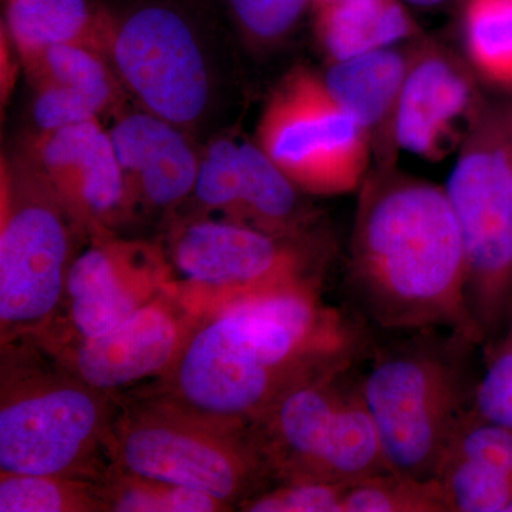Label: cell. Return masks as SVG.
<instances>
[{
  "label": "cell",
  "mask_w": 512,
  "mask_h": 512,
  "mask_svg": "<svg viewBox=\"0 0 512 512\" xmlns=\"http://www.w3.org/2000/svg\"><path fill=\"white\" fill-rule=\"evenodd\" d=\"M353 291L382 328H448L483 338L468 308L466 254L447 192L407 184L370 195L350 268Z\"/></svg>",
  "instance_id": "cell-1"
},
{
  "label": "cell",
  "mask_w": 512,
  "mask_h": 512,
  "mask_svg": "<svg viewBox=\"0 0 512 512\" xmlns=\"http://www.w3.org/2000/svg\"><path fill=\"white\" fill-rule=\"evenodd\" d=\"M74 218L25 150L0 163V328L3 340L49 322L66 292Z\"/></svg>",
  "instance_id": "cell-2"
},
{
  "label": "cell",
  "mask_w": 512,
  "mask_h": 512,
  "mask_svg": "<svg viewBox=\"0 0 512 512\" xmlns=\"http://www.w3.org/2000/svg\"><path fill=\"white\" fill-rule=\"evenodd\" d=\"M333 370L296 384L259 419L271 470L285 483H356L389 473L360 383Z\"/></svg>",
  "instance_id": "cell-3"
},
{
  "label": "cell",
  "mask_w": 512,
  "mask_h": 512,
  "mask_svg": "<svg viewBox=\"0 0 512 512\" xmlns=\"http://www.w3.org/2000/svg\"><path fill=\"white\" fill-rule=\"evenodd\" d=\"M109 397L63 373L12 376L3 370L0 470L82 480L111 450Z\"/></svg>",
  "instance_id": "cell-4"
},
{
  "label": "cell",
  "mask_w": 512,
  "mask_h": 512,
  "mask_svg": "<svg viewBox=\"0 0 512 512\" xmlns=\"http://www.w3.org/2000/svg\"><path fill=\"white\" fill-rule=\"evenodd\" d=\"M359 383L390 471L436 477L467 414L457 367L437 350L409 348L377 357Z\"/></svg>",
  "instance_id": "cell-5"
},
{
  "label": "cell",
  "mask_w": 512,
  "mask_h": 512,
  "mask_svg": "<svg viewBox=\"0 0 512 512\" xmlns=\"http://www.w3.org/2000/svg\"><path fill=\"white\" fill-rule=\"evenodd\" d=\"M447 197L463 237L468 308L494 328L512 299V154L500 136L468 151L451 171Z\"/></svg>",
  "instance_id": "cell-6"
},
{
  "label": "cell",
  "mask_w": 512,
  "mask_h": 512,
  "mask_svg": "<svg viewBox=\"0 0 512 512\" xmlns=\"http://www.w3.org/2000/svg\"><path fill=\"white\" fill-rule=\"evenodd\" d=\"M177 412L141 413L113 426L110 453L130 476L202 491L231 504L262 466L261 446L217 433Z\"/></svg>",
  "instance_id": "cell-7"
},
{
  "label": "cell",
  "mask_w": 512,
  "mask_h": 512,
  "mask_svg": "<svg viewBox=\"0 0 512 512\" xmlns=\"http://www.w3.org/2000/svg\"><path fill=\"white\" fill-rule=\"evenodd\" d=\"M107 59L141 109L190 131L210 103L204 53L188 20L164 5L117 20Z\"/></svg>",
  "instance_id": "cell-8"
},
{
  "label": "cell",
  "mask_w": 512,
  "mask_h": 512,
  "mask_svg": "<svg viewBox=\"0 0 512 512\" xmlns=\"http://www.w3.org/2000/svg\"><path fill=\"white\" fill-rule=\"evenodd\" d=\"M258 146L296 187L316 194L352 190L365 167L362 124L309 76L295 77L268 104Z\"/></svg>",
  "instance_id": "cell-9"
},
{
  "label": "cell",
  "mask_w": 512,
  "mask_h": 512,
  "mask_svg": "<svg viewBox=\"0 0 512 512\" xmlns=\"http://www.w3.org/2000/svg\"><path fill=\"white\" fill-rule=\"evenodd\" d=\"M174 363L175 390L185 407L202 420L229 424L261 419L293 386L325 375L265 366L227 311L202 326Z\"/></svg>",
  "instance_id": "cell-10"
},
{
  "label": "cell",
  "mask_w": 512,
  "mask_h": 512,
  "mask_svg": "<svg viewBox=\"0 0 512 512\" xmlns=\"http://www.w3.org/2000/svg\"><path fill=\"white\" fill-rule=\"evenodd\" d=\"M173 259L195 284L244 289V295L306 282L292 249L237 221L188 222L175 235Z\"/></svg>",
  "instance_id": "cell-11"
},
{
  "label": "cell",
  "mask_w": 512,
  "mask_h": 512,
  "mask_svg": "<svg viewBox=\"0 0 512 512\" xmlns=\"http://www.w3.org/2000/svg\"><path fill=\"white\" fill-rule=\"evenodd\" d=\"M194 197L232 221L282 235L295 224L296 185L258 144L221 134L201 151Z\"/></svg>",
  "instance_id": "cell-12"
},
{
  "label": "cell",
  "mask_w": 512,
  "mask_h": 512,
  "mask_svg": "<svg viewBox=\"0 0 512 512\" xmlns=\"http://www.w3.org/2000/svg\"><path fill=\"white\" fill-rule=\"evenodd\" d=\"M33 158L74 221L100 234L104 221L126 207V188L109 128L100 119L29 138Z\"/></svg>",
  "instance_id": "cell-13"
},
{
  "label": "cell",
  "mask_w": 512,
  "mask_h": 512,
  "mask_svg": "<svg viewBox=\"0 0 512 512\" xmlns=\"http://www.w3.org/2000/svg\"><path fill=\"white\" fill-rule=\"evenodd\" d=\"M116 150L126 202L170 208L194 192L200 154L188 131L141 109L120 113L109 128Z\"/></svg>",
  "instance_id": "cell-14"
},
{
  "label": "cell",
  "mask_w": 512,
  "mask_h": 512,
  "mask_svg": "<svg viewBox=\"0 0 512 512\" xmlns=\"http://www.w3.org/2000/svg\"><path fill=\"white\" fill-rule=\"evenodd\" d=\"M20 63L35 90L32 116L40 133L117 113L128 94L110 60L87 47H50Z\"/></svg>",
  "instance_id": "cell-15"
},
{
  "label": "cell",
  "mask_w": 512,
  "mask_h": 512,
  "mask_svg": "<svg viewBox=\"0 0 512 512\" xmlns=\"http://www.w3.org/2000/svg\"><path fill=\"white\" fill-rule=\"evenodd\" d=\"M157 266L153 249L111 241L103 232L70 265L66 279L70 319L79 338H97L119 326L143 303L140 288Z\"/></svg>",
  "instance_id": "cell-16"
},
{
  "label": "cell",
  "mask_w": 512,
  "mask_h": 512,
  "mask_svg": "<svg viewBox=\"0 0 512 512\" xmlns=\"http://www.w3.org/2000/svg\"><path fill=\"white\" fill-rule=\"evenodd\" d=\"M180 326L160 303H146L119 326L97 338H80L66 369L103 393L146 379L180 355Z\"/></svg>",
  "instance_id": "cell-17"
},
{
  "label": "cell",
  "mask_w": 512,
  "mask_h": 512,
  "mask_svg": "<svg viewBox=\"0 0 512 512\" xmlns=\"http://www.w3.org/2000/svg\"><path fill=\"white\" fill-rule=\"evenodd\" d=\"M119 16L101 0H5L2 30L20 62L56 46L107 57Z\"/></svg>",
  "instance_id": "cell-18"
},
{
  "label": "cell",
  "mask_w": 512,
  "mask_h": 512,
  "mask_svg": "<svg viewBox=\"0 0 512 512\" xmlns=\"http://www.w3.org/2000/svg\"><path fill=\"white\" fill-rule=\"evenodd\" d=\"M467 101V84L447 63L419 64L404 79L397 100V140L410 153L429 154Z\"/></svg>",
  "instance_id": "cell-19"
},
{
  "label": "cell",
  "mask_w": 512,
  "mask_h": 512,
  "mask_svg": "<svg viewBox=\"0 0 512 512\" xmlns=\"http://www.w3.org/2000/svg\"><path fill=\"white\" fill-rule=\"evenodd\" d=\"M403 83L402 57L380 49L339 60L322 86L340 109L366 127L382 119L399 100Z\"/></svg>",
  "instance_id": "cell-20"
},
{
  "label": "cell",
  "mask_w": 512,
  "mask_h": 512,
  "mask_svg": "<svg viewBox=\"0 0 512 512\" xmlns=\"http://www.w3.org/2000/svg\"><path fill=\"white\" fill-rule=\"evenodd\" d=\"M320 37L336 60L392 45L409 32L396 0H338L320 8Z\"/></svg>",
  "instance_id": "cell-21"
},
{
  "label": "cell",
  "mask_w": 512,
  "mask_h": 512,
  "mask_svg": "<svg viewBox=\"0 0 512 512\" xmlns=\"http://www.w3.org/2000/svg\"><path fill=\"white\" fill-rule=\"evenodd\" d=\"M342 512H450L443 485L436 477L382 473L350 485Z\"/></svg>",
  "instance_id": "cell-22"
},
{
  "label": "cell",
  "mask_w": 512,
  "mask_h": 512,
  "mask_svg": "<svg viewBox=\"0 0 512 512\" xmlns=\"http://www.w3.org/2000/svg\"><path fill=\"white\" fill-rule=\"evenodd\" d=\"M89 484L72 478L2 473L0 512L103 510L107 501Z\"/></svg>",
  "instance_id": "cell-23"
},
{
  "label": "cell",
  "mask_w": 512,
  "mask_h": 512,
  "mask_svg": "<svg viewBox=\"0 0 512 512\" xmlns=\"http://www.w3.org/2000/svg\"><path fill=\"white\" fill-rule=\"evenodd\" d=\"M436 478L450 512H505L512 503V477L466 458L444 457Z\"/></svg>",
  "instance_id": "cell-24"
},
{
  "label": "cell",
  "mask_w": 512,
  "mask_h": 512,
  "mask_svg": "<svg viewBox=\"0 0 512 512\" xmlns=\"http://www.w3.org/2000/svg\"><path fill=\"white\" fill-rule=\"evenodd\" d=\"M466 23L478 66L497 82L512 84V0H471Z\"/></svg>",
  "instance_id": "cell-25"
},
{
  "label": "cell",
  "mask_w": 512,
  "mask_h": 512,
  "mask_svg": "<svg viewBox=\"0 0 512 512\" xmlns=\"http://www.w3.org/2000/svg\"><path fill=\"white\" fill-rule=\"evenodd\" d=\"M109 495L110 511L120 512H214L228 504L202 491L157 483L130 476Z\"/></svg>",
  "instance_id": "cell-26"
},
{
  "label": "cell",
  "mask_w": 512,
  "mask_h": 512,
  "mask_svg": "<svg viewBox=\"0 0 512 512\" xmlns=\"http://www.w3.org/2000/svg\"><path fill=\"white\" fill-rule=\"evenodd\" d=\"M446 456L466 458L512 477V429L481 419L474 412L467 413L451 439Z\"/></svg>",
  "instance_id": "cell-27"
},
{
  "label": "cell",
  "mask_w": 512,
  "mask_h": 512,
  "mask_svg": "<svg viewBox=\"0 0 512 512\" xmlns=\"http://www.w3.org/2000/svg\"><path fill=\"white\" fill-rule=\"evenodd\" d=\"M353 483H286L244 503L251 512H342Z\"/></svg>",
  "instance_id": "cell-28"
},
{
  "label": "cell",
  "mask_w": 512,
  "mask_h": 512,
  "mask_svg": "<svg viewBox=\"0 0 512 512\" xmlns=\"http://www.w3.org/2000/svg\"><path fill=\"white\" fill-rule=\"evenodd\" d=\"M239 29L248 37L269 42L285 36L313 0H227Z\"/></svg>",
  "instance_id": "cell-29"
},
{
  "label": "cell",
  "mask_w": 512,
  "mask_h": 512,
  "mask_svg": "<svg viewBox=\"0 0 512 512\" xmlns=\"http://www.w3.org/2000/svg\"><path fill=\"white\" fill-rule=\"evenodd\" d=\"M474 403L481 419L512 429V332L488 365Z\"/></svg>",
  "instance_id": "cell-30"
},
{
  "label": "cell",
  "mask_w": 512,
  "mask_h": 512,
  "mask_svg": "<svg viewBox=\"0 0 512 512\" xmlns=\"http://www.w3.org/2000/svg\"><path fill=\"white\" fill-rule=\"evenodd\" d=\"M409 2L414 3V5L430 6L436 5V3H440L441 0H409Z\"/></svg>",
  "instance_id": "cell-31"
},
{
  "label": "cell",
  "mask_w": 512,
  "mask_h": 512,
  "mask_svg": "<svg viewBox=\"0 0 512 512\" xmlns=\"http://www.w3.org/2000/svg\"><path fill=\"white\" fill-rule=\"evenodd\" d=\"M338 2V0H313V3H316L318 8H323V6H328L330 3Z\"/></svg>",
  "instance_id": "cell-32"
},
{
  "label": "cell",
  "mask_w": 512,
  "mask_h": 512,
  "mask_svg": "<svg viewBox=\"0 0 512 512\" xmlns=\"http://www.w3.org/2000/svg\"><path fill=\"white\" fill-rule=\"evenodd\" d=\"M508 141H510V148H511V154H512V130L510 131V136H508Z\"/></svg>",
  "instance_id": "cell-33"
},
{
  "label": "cell",
  "mask_w": 512,
  "mask_h": 512,
  "mask_svg": "<svg viewBox=\"0 0 512 512\" xmlns=\"http://www.w3.org/2000/svg\"><path fill=\"white\" fill-rule=\"evenodd\" d=\"M505 512H512V503L510 505H508L507 511H505Z\"/></svg>",
  "instance_id": "cell-34"
}]
</instances>
